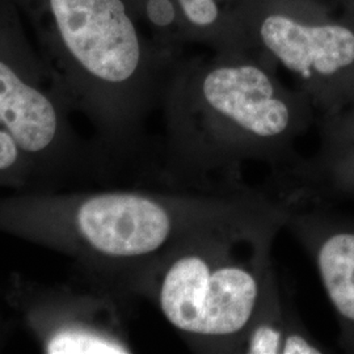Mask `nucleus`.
Wrapping results in <instances>:
<instances>
[{"label": "nucleus", "mask_w": 354, "mask_h": 354, "mask_svg": "<svg viewBox=\"0 0 354 354\" xmlns=\"http://www.w3.org/2000/svg\"><path fill=\"white\" fill-rule=\"evenodd\" d=\"M165 100V176L176 190L261 192L244 183V168L266 165L269 180L286 172L302 158L297 142L317 122L308 97L251 51L178 59Z\"/></svg>", "instance_id": "f257e3e1"}, {"label": "nucleus", "mask_w": 354, "mask_h": 354, "mask_svg": "<svg viewBox=\"0 0 354 354\" xmlns=\"http://www.w3.org/2000/svg\"><path fill=\"white\" fill-rule=\"evenodd\" d=\"M286 213L269 198L181 241L142 282L197 353H241L248 328L279 288L272 247Z\"/></svg>", "instance_id": "f03ea898"}, {"label": "nucleus", "mask_w": 354, "mask_h": 354, "mask_svg": "<svg viewBox=\"0 0 354 354\" xmlns=\"http://www.w3.org/2000/svg\"><path fill=\"white\" fill-rule=\"evenodd\" d=\"M269 198L263 192H102L77 205L75 227L89 252L113 279L140 290L142 282L181 241Z\"/></svg>", "instance_id": "7ed1b4c3"}, {"label": "nucleus", "mask_w": 354, "mask_h": 354, "mask_svg": "<svg viewBox=\"0 0 354 354\" xmlns=\"http://www.w3.org/2000/svg\"><path fill=\"white\" fill-rule=\"evenodd\" d=\"M253 53L283 70L317 118L354 97V13L324 0H259Z\"/></svg>", "instance_id": "20e7f679"}, {"label": "nucleus", "mask_w": 354, "mask_h": 354, "mask_svg": "<svg viewBox=\"0 0 354 354\" xmlns=\"http://www.w3.org/2000/svg\"><path fill=\"white\" fill-rule=\"evenodd\" d=\"M55 24L76 62L113 92L127 120L149 77V55L124 0H50Z\"/></svg>", "instance_id": "39448f33"}, {"label": "nucleus", "mask_w": 354, "mask_h": 354, "mask_svg": "<svg viewBox=\"0 0 354 354\" xmlns=\"http://www.w3.org/2000/svg\"><path fill=\"white\" fill-rule=\"evenodd\" d=\"M279 203L286 213L283 228L317 268L339 322L340 348L354 353V215L337 212L333 203Z\"/></svg>", "instance_id": "423d86ee"}, {"label": "nucleus", "mask_w": 354, "mask_h": 354, "mask_svg": "<svg viewBox=\"0 0 354 354\" xmlns=\"http://www.w3.org/2000/svg\"><path fill=\"white\" fill-rule=\"evenodd\" d=\"M319 147L268 183V193L286 203L354 201V102L317 118Z\"/></svg>", "instance_id": "0eeeda50"}, {"label": "nucleus", "mask_w": 354, "mask_h": 354, "mask_svg": "<svg viewBox=\"0 0 354 354\" xmlns=\"http://www.w3.org/2000/svg\"><path fill=\"white\" fill-rule=\"evenodd\" d=\"M259 0H142L147 21L168 49L198 45L210 51H251Z\"/></svg>", "instance_id": "6e6552de"}, {"label": "nucleus", "mask_w": 354, "mask_h": 354, "mask_svg": "<svg viewBox=\"0 0 354 354\" xmlns=\"http://www.w3.org/2000/svg\"><path fill=\"white\" fill-rule=\"evenodd\" d=\"M0 122L21 151H45L55 140L58 118L50 100L0 61Z\"/></svg>", "instance_id": "1a4fd4ad"}, {"label": "nucleus", "mask_w": 354, "mask_h": 354, "mask_svg": "<svg viewBox=\"0 0 354 354\" xmlns=\"http://www.w3.org/2000/svg\"><path fill=\"white\" fill-rule=\"evenodd\" d=\"M311 336L292 304L285 299L281 289L274 291L254 317L241 344L244 354L328 353Z\"/></svg>", "instance_id": "9d476101"}, {"label": "nucleus", "mask_w": 354, "mask_h": 354, "mask_svg": "<svg viewBox=\"0 0 354 354\" xmlns=\"http://www.w3.org/2000/svg\"><path fill=\"white\" fill-rule=\"evenodd\" d=\"M50 354H121L131 349L118 335L104 329L67 327L53 333L45 342Z\"/></svg>", "instance_id": "9b49d317"}, {"label": "nucleus", "mask_w": 354, "mask_h": 354, "mask_svg": "<svg viewBox=\"0 0 354 354\" xmlns=\"http://www.w3.org/2000/svg\"><path fill=\"white\" fill-rule=\"evenodd\" d=\"M20 147L13 140L10 131L0 122V172H7L17 165Z\"/></svg>", "instance_id": "f8f14e48"}, {"label": "nucleus", "mask_w": 354, "mask_h": 354, "mask_svg": "<svg viewBox=\"0 0 354 354\" xmlns=\"http://www.w3.org/2000/svg\"><path fill=\"white\" fill-rule=\"evenodd\" d=\"M327 3H330L339 8H342L344 11L354 13V0H324Z\"/></svg>", "instance_id": "ddd939ff"}, {"label": "nucleus", "mask_w": 354, "mask_h": 354, "mask_svg": "<svg viewBox=\"0 0 354 354\" xmlns=\"http://www.w3.org/2000/svg\"><path fill=\"white\" fill-rule=\"evenodd\" d=\"M354 102V97H353V100H352V102ZM351 102H349V104H351Z\"/></svg>", "instance_id": "4468645a"}]
</instances>
